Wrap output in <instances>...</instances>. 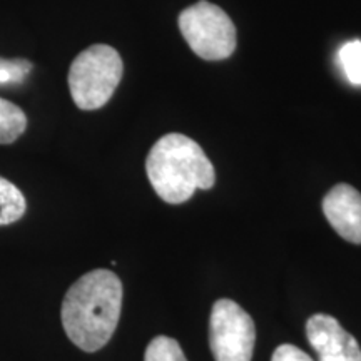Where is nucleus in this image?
<instances>
[{
    "instance_id": "f257e3e1",
    "label": "nucleus",
    "mask_w": 361,
    "mask_h": 361,
    "mask_svg": "<svg viewBox=\"0 0 361 361\" xmlns=\"http://www.w3.org/2000/svg\"><path fill=\"white\" fill-rule=\"evenodd\" d=\"M123 310V283L111 269H94L67 290L61 319L69 340L85 353L109 343Z\"/></svg>"
},
{
    "instance_id": "f03ea898",
    "label": "nucleus",
    "mask_w": 361,
    "mask_h": 361,
    "mask_svg": "<svg viewBox=\"0 0 361 361\" xmlns=\"http://www.w3.org/2000/svg\"><path fill=\"white\" fill-rule=\"evenodd\" d=\"M149 183L169 204H183L196 189L214 186V166L194 139L179 133L162 135L146 159Z\"/></svg>"
},
{
    "instance_id": "7ed1b4c3",
    "label": "nucleus",
    "mask_w": 361,
    "mask_h": 361,
    "mask_svg": "<svg viewBox=\"0 0 361 361\" xmlns=\"http://www.w3.org/2000/svg\"><path fill=\"white\" fill-rule=\"evenodd\" d=\"M123 59L106 44L90 45L74 59L69 69L72 101L82 111L101 109L111 101L123 79Z\"/></svg>"
},
{
    "instance_id": "20e7f679",
    "label": "nucleus",
    "mask_w": 361,
    "mask_h": 361,
    "mask_svg": "<svg viewBox=\"0 0 361 361\" xmlns=\"http://www.w3.org/2000/svg\"><path fill=\"white\" fill-rule=\"evenodd\" d=\"M179 30L196 56L204 61H224L236 49V27L223 8L201 0L184 8Z\"/></svg>"
},
{
    "instance_id": "39448f33",
    "label": "nucleus",
    "mask_w": 361,
    "mask_h": 361,
    "mask_svg": "<svg viewBox=\"0 0 361 361\" xmlns=\"http://www.w3.org/2000/svg\"><path fill=\"white\" fill-rule=\"evenodd\" d=\"M256 326L236 301L218 300L209 316V346L216 361H251Z\"/></svg>"
},
{
    "instance_id": "423d86ee",
    "label": "nucleus",
    "mask_w": 361,
    "mask_h": 361,
    "mask_svg": "<svg viewBox=\"0 0 361 361\" xmlns=\"http://www.w3.org/2000/svg\"><path fill=\"white\" fill-rule=\"evenodd\" d=\"M306 336L318 361H361V348L333 316L316 313L306 322Z\"/></svg>"
},
{
    "instance_id": "0eeeda50",
    "label": "nucleus",
    "mask_w": 361,
    "mask_h": 361,
    "mask_svg": "<svg viewBox=\"0 0 361 361\" xmlns=\"http://www.w3.org/2000/svg\"><path fill=\"white\" fill-rule=\"evenodd\" d=\"M323 213L345 241L361 245V194L350 184H336L323 200Z\"/></svg>"
},
{
    "instance_id": "6e6552de",
    "label": "nucleus",
    "mask_w": 361,
    "mask_h": 361,
    "mask_svg": "<svg viewBox=\"0 0 361 361\" xmlns=\"http://www.w3.org/2000/svg\"><path fill=\"white\" fill-rule=\"evenodd\" d=\"M27 201L16 184L0 176V226L12 224L25 214Z\"/></svg>"
},
{
    "instance_id": "1a4fd4ad",
    "label": "nucleus",
    "mask_w": 361,
    "mask_h": 361,
    "mask_svg": "<svg viewBox=\"0 0 361 361\" xmlns=\"http://www.w3.org/2000/svg\"><path fill=\"white\" fill-rule=\"evenodd\" d=\"M27 116L19 106L0 97V144H12L25 133Z\"/></svg>"
},
{
    "instance_id": "9d476101",
    "label": "nucleus",
    "mask_w": 361,
    "mask_h": 361,
    "mask_svg": "<svg viewBox=\"0 0 361 361\" xmlns=\"http://www.w3.org/2000/svg\"><path fill=\"white\" fill-rule=\"evenodd\" d=\"M144 361H188V358L178 341L161 335L147 345Z\"/></svg>"
},
{
    "instance_id": "9b49d317",
    "label": "nucleus",
    "mask_w": 361,
    "mask_h": 361,
    "mask_svg": "<svg viewBox=\"0 0 361 361\" xmlns=\"http://www.w3.org/2000/svg\"><path fill=\"white\" fill-rule=\"evenodd\" d=\"M341 67L351 84L361 85V40H351L340 49Z\"/></svg>"
},
{
    "instance_id": "f8f14e48",
    "label": "nucleus",
    "mask_w": 361,
    "mask_h": 361,
    "mask_svg": "<svg viewBox=\"0 0 361 361\" xmlns=\"http://www.w3.org/2000/svg\"><path fill=\"white\" fill-rule=\"evenodd\" d=\"M32 64L24 59H0V87L24 82Z\"/></svg>"
},
{
    "instance_id": "ddd939ff",
    "label": "nucleus",
    "mask_w": 361,
    "mask_h": 361,
    "mask_svg": "<svg viewBox=\"0 0 361 361\" xmlns=\"http://www.w3.org/2000/svg\"><path fill=\"white\" fill-rule=\"evenodd\" d=\"M271 361H314L308 353L295 345H279L274 350Z\"/></svg>"
}]
</instances>
